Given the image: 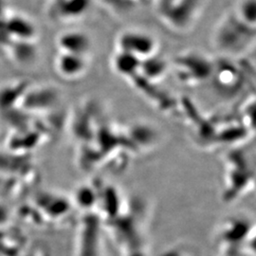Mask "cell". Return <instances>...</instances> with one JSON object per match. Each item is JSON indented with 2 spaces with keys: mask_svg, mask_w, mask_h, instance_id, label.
Returning <instances> with one entry per match:
<instances>
[{
  "mask_svg": "<svg viewBox=\"0 0 256 256\" xmlns=\"http://www.w3.org/2000/svg\"><path fill=\"white\" fill-rule=\"evenodd\" d=\"M58 46L63 54L88 56L92 52V41L90 36L78 30L62 34L58 39Z\"/></svg>",
  "mask_w": 256,
  "mask_h": 256,
  "instance_id": "obj_3",
  "label": "cell"
},
{
  "mask_svg": "<svg viewBox=\"0 0 256 256\" xmlns=\"http://www.w3.org/2000/svg\"><path fill=\"white\" fill-rule=\"evenodd\" d=\"M242 20H244L252 27L256 25V0H240L236 8L234 10Z\"/></svg>",
  "mask_w": 256,
  "mask_h": 256,
  "instance_id": "obj_7",
  "label": "cell"
},
{
  "mask_svg": "<svg viewBox=\"0 0 256 256\" xmlns=\"http://www.w3.org/2000/svg\"><path fill=\"white\" fill-rule=\"evenodd\" d=\"M167 62L158 55L156 54L144 60H142L138 72H142L146 79H150L149 81H154L164 76L167 72Z\"/></svg>",
  "mask_w": 256,
  "mask_h": 256,
  "instance_id": "obj_6",
  "label": "cell"
},
{
  "mask_svg": "<svg viewBox=\"0 0 256 256\" xmlns=\"http://www.w3.org/2000/svg\"><path fill=\"white\" fill-rule=\"evenodd\" d=\"M256 27L240 18L234 10L225 16L214 32L216 46L229 54L242 52L254 40Z\"/></svg>",
  "mask_w": 256,
  "mask_h": 256,
  "instance_id": "obj_1",
  "label": "cell"
},
{
  "mask_svg": "<svg viewBox=\"0 0 256 256\" xmlns=\"http://www.w3.org/2000/svg\"><path fill=\"white\" fill-rule=\"evenodd\" d=\"M142 60L133 55L117 50L112 59L114 70L122 76H132L140 70Z\"/></svg>",
  "mask_w": 256,
  "mask_h": 256,
  "instance_id": "obj_5",
  "label": "cell"
},
{
  "mask_svg": "<svg viewBox=\"0 0 256 256\" xmlns=\"http://www.w3.org/2000/svg\"><path fill=\"white\" fill-rule=\"evenodd\" d=\"M58 72L68 79H77L86 72L88 68V56L61 52L57 59Z\"/></svg>",
  "mask_w": 256,
  "mask_h": 256,
  "instance_id": "obj_4",
  "label": "cell"
},
{
  "mask_svg": "<svg viewBox=\"0 0 256 256\" xmlns=\"http://www.w3.org/2000/svg\"><path fill=\"white\" fill-rule=\"evenodd\" d=\"M116 45L119 52L144 60L158 54V41L151 34L142 30H126L117 37Z\"/></svg>",
  "mask_w": 256,
  "mask_h": 256,
  "instance_id": "obj_2",
  "label": "cell"
}]
</instances>
